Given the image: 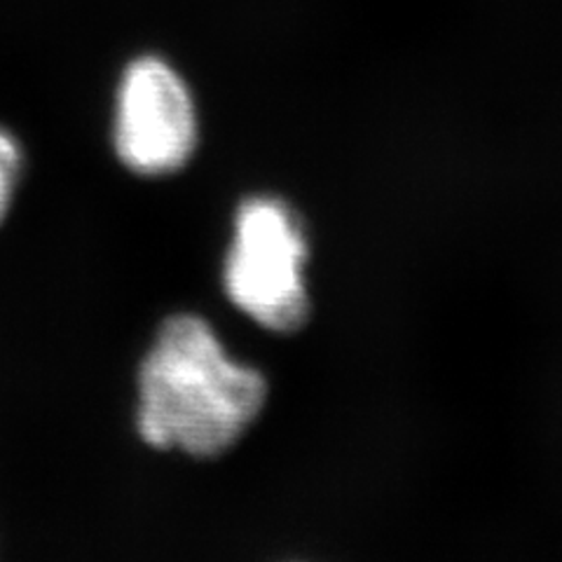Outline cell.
<instances>
[{"instance_id":"6da1fadb","label":"cell","mask_w":562,"mask_h":562,"mask_svg":"<svg viewBox=\"0 0 562 562\" xmlns=\"http://www.w3.org/2000/svg\"><path fill=\"white\" fill-rule=\"evenodd\" d=\"M266 401V375L227 359L202 316L173 314L138 368L136 427L155 450L214 460L241 441Z\"/></svg>"},{"instance_id":"7a4b0ae2","label":"cell","mask_w":562,"mask_h":562,"mask_svg":"<svg viewBox=\"0 0 562 562\" xmlns=\"http://www.w3.org/2000/svg\"><path fill=\"white\" fill-rule=\"evenodd\" d=\"M307 256L303 221L286 202L266 195L244 200L225 260V291L262 328L297 333L312 314Z\"/></svg>"},{"instance_id":"3957f363","label":"cell","mask_w":562,"mask_h":562,"mask_svg":"<svg viewBox=\"0 0 562 562\" xmlns=\"http://www.w3.org/2000/svg\"><path fill=\"white\" fill-rule=\"evenodd\" d=\"M115 153L140 176L183 169L198 148V111L173 66L144 55L125 68L115 101Z\"/></svg>"},{"instance_id":"277c9868","label":"cell","mask_w":562,"mask_h":562,"mask_svg":"<svg viewBox=\"0 0 562 562\" xmlns=\"http://www.w3.org/2000/svg\"><path fill=\"white\" fill-rule=\"evenodd\" d=\"M24 167L22 148L16 144V138L8 132L0 130V223L5 221L10 204H12V192L20 183Z\"/></svg>"}]
</instances>
